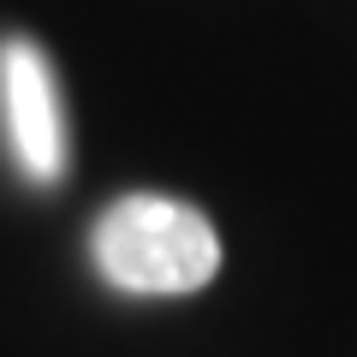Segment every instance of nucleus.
I'll use <instances>...</instances> for the list:
<instances>
[{"label": "nucleus", "mask_w": 357, "mask_h": 357, "mask_svg": "<svg viewBox=\"0 0 357 357\" xmlns=\"http://www.w3.org/2000/svg\"><path fill=\"white\" fill-rule=\"evenodd\" d=\"M89 256L107 286L143 298L197 292L220 274V238L208 215L161 191H131L114 208H102L89 232Z\"/></svg>", "instance_id": "nucleus-1"}, {"label": "nucleus", "mask_w": 357, "mask_h": 357, "mask_svg": "<svg viewBox=\"0 0 357 357\" xmlns=\"http://www.w3.org/2000/svg\"><path fill=\"white\" fill-rule=\"evenodd\" d=\"M0 107H6V137L13 155L36 185H54L66 173V131H60V96L54 72L30 42L0 48Z\"/></svg>", "instance_id": "nucleus-2"}]
</instances>
